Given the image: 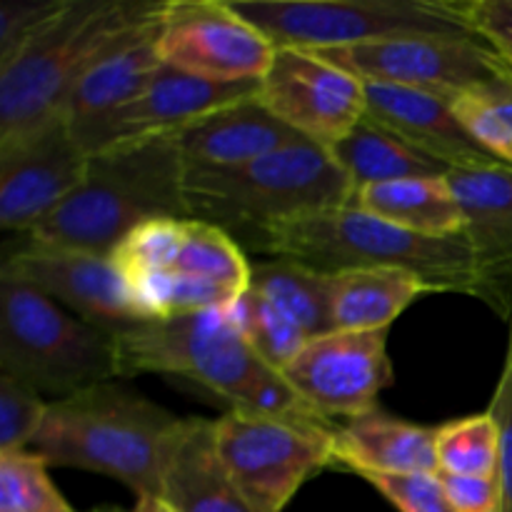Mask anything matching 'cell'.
I'll return each instance as SVG.
<instances>
[{
  "instance_id": "obj_1",
  "label": "cell",
  "mask_w": 512,
  "mask_h": 512,
  "mask_svg": "<svg viewBox=\"0 0 512 512\" xmlns=\"http://www.w3.org/2000/svg\"><path fill=\"white\" fill-rule=\"evenodd\" d=\"M110 338L118 360V380L148 373L173 375L210 390L228 410L328 423L290 388L283 373L255 353L233 308L143 320L115 330Z\"/></svg>"
},
{
  "instance_id": "obj_18",
  "label": "cell",
  "mask_w": 512,
  "mask_h": 512,
  "mask_svg": "<svg viewBox=\"0 0 512 512\" xmlns=\"http://www.w3.org/2000/svg\"><path fill=\"white\" fill-rule=\"evenodd\" d=\"M365 118L448 170L500 163L465 130L453 103L438 95L398 85L365 83Z\"/></svg>"
},
{
  "instance_id": "obj_21",
  "label": "cell",
  "mask_w": 512,
  "mask_h": 512,
  "mask_svg": "<svg viewBox=\"0 0 512 512\" xmlns=\"http://www.w3.org/2000/svg\"><path fill=\"white\" fill-rule=\"evenodd\" d=\"M435 428L375 408L335 430V468L363 475L438 473Z\"/></svg>"
},
{
  "instance_id": "obj_19",
  "label": "cell",
  "mask_w": 512,
  "mask_h": 512,
  "mask_svg": "<svg viewBox=\"0 0 512 512\" xmlns=\"http://www.w3.org/2000/svg\"><path fill=\"white\" fill-rule=\"evenodd\" d=\"M298 138L255 95L190 123L178 133V148L185 168H235L265 158Z\"/></svg>"
},
{
  "instance_id": "obj_34",
  "label": "cell",
  "mask_w": 512,
  "mask_h": 512,
  "mask_svg": "<svg viewBox=\"0 0 512 512\" xmlns=\"http://www.w3.org/2000/svg\"><path fill=\"white\" fill-rule=\"evenodd\" d=\"M508 333V350H505L503 373L495 388L493 403L488 413L493 415L500 430V483H503V512H512V320Z\"/></svg>"
},
{
  "instance_id": "obj_3",
  "label": "cell",
  "mask_w": 512,
  "mask_h": 512,
  "mask_svg": "<svg viewBox=\"0 0 512 512\" xmlns=\"http://www.w3.org/2000/svg\"><path fill=\"white\" fill-rule=\"evenodd\" d=\"M185 170L178 133L90 155L80 188L23 240L110 255L150 220L188 218Z\"/></svg>"
},
{
  "instance_id": "obj_2",
  "label": "cell",
  "mask_w": 512,
  "mask_h": 512,
  "mask_svg": "<svg viewBox=\"0 0 512 512\" xmlns=\"http://www.w3.org/2000/svg\"><path fill=\"white\" fill-rule=\"evenodd\" d=\"M178 418L145 395L108 380L63 400H50L33 450L48 468L108 475L135 498L163 493Z\"/></svg>"
},
{
  "instance_id": "obj_23",
  "label": "cell",
  "mask_w": 512,
  "mask_h": 512,
  "mask_svg": "<svg viewBox=\"0 0 512 512\" xmlns=\"http://www.w3.org/2000/svg\"><path fill=\"white\" fill-rule=\"evenodd\" d=\"M328 275L335 330H388L415 300L433 293L418 275L400 268H353Z\"/></svg>"
},
{
  "instance_id": "obj_28",
  "label": "cell",
  "mask_w": 512,
  "mask_h": 512,
  "mask_svg": "<svg viewBox=\"0 0 512 512\" xmlns=\"http://www.w3.org/2000/svg\"><path fill=\"white\" fill-rule=\"evenodd\" d=\"M435 430H438L435 433L438 473L498 475L500 430L488 410L450 420Z\"/></svg>"
},
{
  "instance_id": "obj_20",
  "label": "cell",
  "mask_w": 512,
  "mask_h": 512,
  "mask_svg": "<svg viewBox=\"0 0 512 512\" xmlns=\"http://www.w3.org/2000/svg\"><path fill=\"white\" fill-rule=\"evenodd\" d=\"M165 13V0L158 13L100 58L75 85L65 105L70 128L80 130L143 93L165 70L158 50V30Z\"/></svg>"
},
{
  "instance_id": "obj_37",
  "label": "cell",
  "mask_w": 512,
  "mask_h": 512,
  "mask_svg": "<svg viewBox=\"0 0 512 512\" xmlns=\"http://www.w3.org/2000/svg\"><path fill=\"white\" fill-rule=\"evenodd\" d=\"M130 512H178L163 495H143L135 500V508Z\"/></svg>"
},
{
  "instance_id": "obj_9",
  "label": "cell",
  "mask_w": 512,
  "mask_h": 512,
  "mask_svg": "<svg viewBox=\"0 0 512 512\" xmlns=\"http://www.w3.org/2000/svg\"><path fill=\"white\" fill-rule=\"evenodd\" d=\"M335 425L228 410L215 420L225 470L260 512H283L320 470L335 468Z\"/></svg>"
},
{
  "instance_id": "obj_22",
  "label": "cell",
  "mask_w": 512,
  "mask_h": 512,
  "mask_svg": "<svg viewBox=\"0 0 512 512\" xmlns=\"http://www.w3.org/2000/svg\"><path fill=\"white\" fill-rule=\"evenodd\" d=\"M160 495L178 512H260L225 470L215 445V420L205 418H185Z\"/></svg>"
},
{
  "instance_id": "obj_33",
  "label": "cell",
  "mask_w": 512,
  "mask_h": 512,
  "mask_svg": "<svg viewBox=\"0 0 512 512\" xmlns=\"http://www.w3.org/2000/svg\"><path fill=\"white\" fill-rule=\"evenodd\" d=\"M65 0H38V3H23V0H5L0 5V63L13 58L60 8Z\"/></svg>"
},
{
  "instance_id": "obj_26",
  "label": "cell",
  "mask_w": 512,
  "mask_h": 512,
  "mask_svg": "<svg viewBox=\"0 0 512 512\" xmlns=\"http://www.w3.org/2000/svg\"><path fill=\"white\" fill-rule=\"evenodd\" d=\"M250 290L273 300L290 315L310 340L333 333L330 313V275L290 258H273L253 263Z\"/></svg>"
},
{
  "instance_id": "obj_11",
  "label": "cell",
  "mask_w": 512,
  "mask_h": 512,
  "mask_svg": "<svg viewBox=\"0 0 512 512\" xmlns=\"http://www.w3.org/2000/svg\"><path fill=\"white\" fill-rule=\"evenodd\" d=\"M158 50L168 68L213 83H260L275 58V45L228 0H165Z\"/></svg>"
},
{
  "instance_id": "obj_31",
  "label": "cell",
  "mask_w": 512,
  "mask_h": 512,
  "mask_svg": "<svg viewBox=\"0 0 512 512\" xmlns=\"http://www.w3.org/2000/svg\"><path fill=\"white\" fill-rule=\"evenodd\" d=\"M48 405L38 390L0 373V453L30 450Z\"/></svg>"
},
{
  "instance_id": "obj_36",
  "label": "cell",
  "mask_w": 512,
  "mask_h": 512,
  "mask_svg": "<svg viewBox=\"0 0 512 512\" xmlns=\"http://www.w3.org/2000/svg\"><path fill=\"white\" fill-rule=\"evenodd\" d=\"M463 8L473 33L512 65V0H463Z\"/></svg>"
},
{
  "instance_id": "obj_16",
  "label": "cell",
  "mask_w": 512,
  "mask_h": 512,
  "mask_svg": "<svg viewBox=\"0 0 512 512\" xmlns=\"http://www.w3.org/2000/svg\"><path fill=\"white\" fill-rule=\"evenodd\" d=\"M258 93L260 83H213L165 65L163 73L130 103L73 133L85 153L95 155L118 145L180 133L213 110L255 98Z\"/></svg>"
},
{
  "instance_id": "obj_15",
  "label": "cell",
  "mask_w": 512,
  "mask_h": 512,
  "mask_svg": "<svg viewBox=\"0 0 512 512\" xmlns=\"http://www.w3.org/2000/svg\"><path fill=\"white\" fill-rule=\"evenodd\" d=\"M0 275L30 285L105 333L148 320L110 255L23 240L13 253L5 255Z\"/></svg>"
},
{
  "instance_id": "obj_25",
  "label": "cell",
  "mask_w": 512,
  "mask_h": 512,
  "mask_svg": "<svg viewBox=\"0 0 512 512\" xmlns=\"http://www.w3.org/2000/svg\"><path fill=\"white\" fill-rule=\"evenodd\" d=\"M338 168L348 175L355 190L368 185L393 183L405 178H435L448 175L445 165L435 163L405 140L363 118L338 145L330 148Z\"/></svg>"
},
{
  "instance_id": "obj_29",
  "label": "cell",
  "mask_w": 512,
  "mask_h": 512,
  "mask_svg": "<svg viewBox=\"0 0 512 512\" xmlns=\"http://www.w3.org/2000/svg\"><path fill=\"white\" fill-rule=\"evenodd\" d=\"M233 315L255 353L278 373L293 363L295 355L310 340L285 310L250 288H245V293L235 300Z\"/></svg>"
},
{
  "instance_id": "obj_32",
  "label": "cell",
  "mask_w": 512,
  "mask_h": 512,
  "mask_svg": "<svg viewBox=\"0 0 512 512\" xmlns=\"http://www.w3.org/2000/svg\"><path fill=\"white\" fill-rule=\"evenodd\" d=\"M393 508L400 512H455L440 473L363 475Z\"/></svg>"
},
{
  "instance_id": "obj_5",
  "label": "cell",
  "mask_w": 512,
  "mask_h": 512,
  "mask_svg": "<svg viewBox=\"0 0 512 512\" xmlns=\"http://www.w3.org/2000/svg\"><path fill=\"white\" fill-rule=\"evenodd\" d=\"M160 5L163 0H65L13 58L0 63V143L63 115L80 78Z\"/></svg>"
},
{
  "instance_id": "obj_7",
  "label": "cell",
  "mask_w": 512,
  "mask_h": 512,
  "mask_svg": "<svg viewBox=\"0 0 512 512\" xmlns=\"http://www.w3.org/2000/svg\"><path fill=\"white\" fill-rule=\"evenodd\" d=\"M0 373L55 400L118 380L110 333L0 275Z\"/></svg>"
},
{
  "instance_id": "obj_38",
  "label": "cell",
  "mask_w": 512,
  "mask_h": 512,
  "mask_svg": "<svg viewBox=\"0 0 512 512\" xmlns=\"http://www.w3.org/2000/svg\"><path fill=\"white\" fill-rule=\"evenodd\" d=\"M93 512H125V510H120V508H98V510H93Z\"/></svg>"
},
{
  "instance_id": "obj_17",
  "label": "cell",
  "mask_w": 512,
  "mask_h": 512,
  "mask_svg": "<svg viewBox=\"0 0 512 512\" xmlns=\"http://www.w3.org/2000/svg\"><path fill=\"white\" fill-rule=\"evenodd\" d=\"M450 190L465 215V238L473 248L480 298L503 320H512V168L495 163L455 168Z\"/></svg>"
},
{
  "instance_id": "obj_10",
  "label": "cell",
  "mask_w": 512,
  "mask_h": 512,
  "mask_svg": "<svg viewBox=\"0 0 512 512\" xmlns=\"http://www.w3.org/2000/svg\"><path fill=\"white\" fill-rule=\"evenodd\" d=\"M363 83L398 85L453 103L508 60L478 35H408L353 48L308 50Z\"/></svg>"
},
{
  "instance_id": "obj_8",
  "label": "cell",
  "mask_w": 512,
  "mask_h": 512,
  "mask_svg": "<svg viewBox=\"0 0 512 512\" xmlns=\"http://www.w3.org/2000/svg\"><path fill=\"white\" fill-rule=\"evenodd\" d=\"M275 48L333 50L408 35H475L463 0H228Z\"/></svg>"
},
{
  "instance_id": "obj_30",
  "label": "cell",
  "mask_w": 512,
  "mask_h": 512,
  "mask_svg": "<svg viewBox=\"0 0 512 512\" xmlns=\"http://www.w3.org/2000/svg\"><path fill=\"white\" fill-rule=\"evenodd\" d=\"M0 512H75L33 450L0 453Z\"/></svg>"
},
{
  "instance_id": "obj_35",
  "label": "cell",
  "mask_w": 512,
  "mask_h": 512,
  "mask_svg": "<svg viewBox=\"0 0 512 512\" xmlns=\"http://www.w3.org/2000/svg\"><path fill=\"white\" fill-rule=\"evenodd\" d=\"M455 512H503L500 475H448L440 473Z\"/></svg>"
},
{
  "instance_id": "obj_4",
  "label": "cell",
  "mask_w": 512,
  "mask_h": 512,
  "mask_svg": "<svg viewBox=\"0 0 512 512\" xmlns=\"http://www.w3.org/2000/svg\"><path fill=\"white\" fill-rule=\"evenodd\" d=\"M355 188L328 148L298 138L235 168L185 170L188 218L228 233L245 253L263 250L278 225L350 205Z\"/></svg>"
},
{
  "instance_id": "obj_6",
  "label": "cell",
  "mask_w": 512,
  "mask_h": 512,
  "mask_svg": "<svg viewBox=\"0 0 512 512\" xmlns=\"http://www.w3.org/2000/svg\"><path fill=\"white\" fill-rule=\"evenodd\" d=\"M260 255L290 258L320 273L353 268H400L433 293L480 298V278L468 238H430L370 215L355 205L320 210L278 225Z\"/></svg>"
},
{
  "instance_id": "obj_12",
  "label": "cell",
  "mask_w": 512,
  "mask_h": 512,
  "mask_svg": "<svg viewBox=\"0 0 512 512\" xmlns=\"http://www.w3.org/2000/svg\"><path fill=\"white\" fill-rule=\"evenodd\" d=\"M283 375L328 423L360 418L378 408V395L393 385L388 330H333L308 340Z\"/></svg>"
},
{
  "instance_id": "obj_24",
  "label": "cell",
  "mask_w": 512,
  "mask_h": 512,
  "mask_svg": "<svg viewBox=\"0 0 512 512\" xmlns=\"http://www.w3.org/2000/svg\"><path fill=\"white\" fill-rule=\"evenodd\" d=\"M350 205L430 238L465 235V215L445 175L405 178L355 190Z\"/></svg>"
},
{
  "instance_id": "obj_27",
  "label": "cell",
  "mask_w": 512,
  "mask_h": 512,
  "mask_svg": "<svg viewBox=\"0 0 512 512\" xmlns=\"http://www.w3.org/2000/svg\"><path fill=\"white\" fill-rule=\"evenodd\" d=\"M453 110L470 135L503 165L512 168V65L453 100Z\"/></svg>"
},
{
  "instance_id": "obj_13",
  "label": "cell",
  "mask_w": 512,
  "mask_h": 512,
  "mask_svg": "<svg viewBox=\"0 0 512 512\" xmlns=\"http://www.w3.org/2000/svg\"><path fill=\"white\" fill-rule=\"evenodd\" d=\"M88 160L65 113L0 143V228L28 235L80 188Z\"/></svg>"
},
{
  "instance_id": "obj_14",
  "label": "cell",
  "mask_w": 512,
  "mask_h": 512,
  "mask_svg": "<svg viewBox=\"0 0 512 512\" xmlns=\"http://www.w3.org/2000/svg\"><path fill=\"white\" fill-rule=\"evenodd\" d=\"M260 103L300 138L333 148L365 118V83L308 50L275 48Z\"/></svg>"
}]
</instances>
